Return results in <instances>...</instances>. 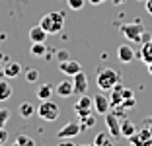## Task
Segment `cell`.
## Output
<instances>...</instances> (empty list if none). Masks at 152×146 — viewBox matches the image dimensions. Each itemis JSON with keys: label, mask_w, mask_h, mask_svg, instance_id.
I'll list each match as a JSON object with an SVG mask.
<instances>
[{"label": "cell", "mask_w": 152, "mask_h": 146, "mask_svg": "<svg viewBox=\"0 0 152 146\" xmlns=\"http://www.w3.org/2000/svg\"><path fill=\"white\" fill-rule=\"evenodd\" d=\"M92 99H94V109H96V113H99V115H105V113H109V107H111V103H109V97H105L103 93H96Z\"/></svg>", "instance_id": "30bf717a"}, {"label": "cell", "mask_w": 152, "mask_h": 146, "mask_svg": "<svg viewBox=\"0 0 152 146\" xmlns=\"http://www.w3.org/2000/svg\"><path fill=\"white\" fill-rule=\"evenodd\" d=\"M117 58H119L121 62H125V64H129V62L134 61V51L131 45H119L117 47Z\"/></svg>", "instance_id": "7c38bea8"}, {"label": "cell", "mask_w": 152, "mask_h": 146, "mask_svg": "<svg viewBox=\"0 0 152 146\" xmlns=\"http://www.w3.org/2000/svg\"><path fill=\"white\" fill-rule=\"evenodd\" d=\"M4 74V66H2V64H0V76Z\"/></svg>", "instance_id": "74e56055"}, {"label": "cell", "mask_w": 152, "mask_h": 146, "mask_svg": "<svg viewBox=\"0 0 152 146\" xmlns=\"http://www.w3.org/2000/svg\"><path fill=\"white\" fill-rule=\"evenodd\" d=\"M26 80L27 82H37V80H39V70H37V68H27L26 70Z\"/></svg>", "instance_id": "d4e9b609"}, {"label": "cell", "mask_w": 152, "mask_h": 146, "mask_svg": "<svg viewBox=\"0 0 152 146\" xmlns=\"http://www.w3.org/2000/svg\"><path fill=\"white\" fill-rule=\"evenodd\" d=\"M8 119H10V111L6 109V107H0V128H4V127H6Z\"/></svg>", "instance_id": "484cf974"}, {"label": "cell", "mask_w": 152, "mask_h": 146, "mask_svg": "<svg viewBox=\"0 0 152 146\" xmlns=\"http://www.w3.org/2000/svg\"><path fill=\"white\" fill-rule=\"evenodd\" d=\"M58 70L63 72V74H66V76H74L76 72L82 70V66H80V62H78V61L68 58V61H64V62H58Z\"/></svg>", "instance_id": "8fae6325"}, {"label": "cell", "mask_w": 152, "mask_h": 146, "mask_svg": "<svg viewBox=\"0 0 152 146\" xmlns=\"http://www.w3.org/2000/svg\"><path fill=\"white\" fill-rule=\"evenodd\" d=\"M39 26L43 27L49 35L58 33V31L63 29V26H64V14L58 12V10H51V12H47L43 18L39 20Z\"/></svg>", "instance_id": "6da1fadb"}, {"label": "cell", "mask_w": 152, "mask_h": 146, "mask_svg": "<svg viewBox=\"0 0 152 146\" xmlns=\"http://www.w3.org/2000/svg\"><path fill=\"white\" fill-rule=\"evenodd\" d=\"M105 125H107V131L111 133L113 138L121 137V119L115 113H105Z\"/></svg>", "instance_id": "ba28073f"}, {"label": "cell", "mask_w": 152, "mask_h": 146, "mask_svg": "<svg viewBox=\"0 0 152 146\" xmlns=\"http://www.w3.org/2000/svg\"><path fill=\"white\" fill-rule=\"evenodd\" d=\"M53 92H55V86H51V84H41L39 88H37V97H39L41 101H43V99H51Z\"/></svg>", "instance_id": "d6986e66"}, {"label": "cell", "mask_w": 152, "mask_h": 146, "mask_svg": "<svg viewBox=\"0 0 152 146\" xmlns=\"http://www.w3.org/2000/svg\"><path fill=\"white\" fill-rule=\"evenodd\" d=\"M129 142L133 146H152V133L144 127V128H140V131H137L134 134H131Z\"/></svg>", "instance_id": "8992f818"}, {"label": "cell", "mask_w": 152, "mask_h": 146, "mask_svg": "<svg viewBox=\"0 0 152 146\" xmlns=\"http://www.w3.org/2000/svg\"><path fill=\"white\" fill-rule=\"evenodd\" d=\"M90 4H94V6H98V4H103V2H105V0H88Z\"/></svg>", "instance_id": "836d02e7"}, {"label": "cell", "mask_w": 152, "mask_h": 146, "mask_svg": "<svg viewBox=\"0 0 152 146\" xmlns=\"http://www.w3.org/2000/svg\"><path fill=\"white\" fill-rule=\"evenodd\" d=\"M146 128H148V131L152 133V113H150V115L146 117Z\"/></svg>", "instance_id": "1f68e13d"}, {"label": "cell", "mask_w": 152, "mask_h": 146, "mask_svg": "<svg viewBox=\"0 0 152 146\" xmlns=\"http://www.w3.org/2000/svg\"><path fill=\"white\" fill-rule=\"evenodd\" d=\"M92 109H94V99L90 96H86V93H82L80 99L74 103V113L78 117H86L92 113Z\"/></svg>", "instance_id": "5b68a950"}, {"label": "cell", "mask_w": 152, "mask_h": 146, "mask_svg": "<svg viewBox=\"0 0 152 146\" xmlns=\"http://www.w3.org/2000/svg\"><path fill=\"white\" fill-rule=\"evenodd\" d=\"M94 144L96 146H115V138L111 137V133H105V131H102V133H98L94 137Z\"/></svg>", "instance_id": "2e32d148"}, {"label": "cell", "mask_w": 152, "mask_h": 146, "mask_svg": "<svg viewBox=\"0 0 152 146\" xmlns=\"http://www.w3.org/2000/svg\"><path fill=\"white\" fill-rule=\"evenodd\" d=\"M134 105H137L134 97H125V99H123V103H121V107H123V109H131V107H134Z\"/></svg>", "instance_id": "f1b7e54d"}, {"label": "cell", "mask_w": 152, "mask_h": 146, "mask_svg": "<svg viewBox=\"0 0 152 146\" xmlns=\"http://www.w3.org/2000/svg\"><path fill=\"white\" fill-rule=\"evenodd\" d=\"M27 35H29V41H31V43H45L49 33H47V31H45L41 26H33L31 29H29V33H27Z\"/></svg>", "instance_id": "4fadbf2b"}, {"label": "cell", "mask_w": 152, "mask_h": 146, "mask_svg": "<svg viewBox=\"0 0 152 146\" xmlns=\"http://www.w3.org/2000/svg\"><path fill=\"white\" fill-rule=\"evenodd\" d=\"M55 92L58 93L61 97H70L74 93V86H72V80H63L55 86Z\"/></svg>", "instance_id": "9a60e30c"}, {"label": "cell", "mask_w": 152, "mask_h": 146, "mask_svg": "<svg viewBox=\"0 0 152 146\" xmlns=\"http://www.w3.org/2000/svg\"><path fill=\"white\" fill-rule=\"evenodd\" d=\"M82 146H96V144H94V142H92V144H90V142H88V144H82Z\"/></svg>", "instance_id": "f35d334b"}, {"label": "cell", "mask_w": 152, "mask_h": 146, "mask_svg": "<svg viewBox=\"0 0 152 146\" xmlns=\"http://www.w3.org/2000/svg\"><path fill=\"white\" fill-rule=\"evenodd\" d=\"M70 58V53H68L66 49H61V51H57V61L58 62H64V61H68Z\"/></svg>", "instance_id": "83f0119b"}, {"label": "cell", "mask_w": 152, "mask_h": 146, "mask_svg": "<svg viewBox=\"0 0 152 146\" xmlns=\"http://www.w3.org/2000/svg\"><path fill=\"white\" fill-rule=\"evenodd\" d=\"M29 53H31L35 58H43L45 53H47V45H45V43H31Z\"/></svg>", "instance_id": "7402d4cb"}, {"label": "cell", "mask_w": 152, "mask_h": 146, "mask_svg": "<svg viewBox=\"0 0 152 146\" xmlns=\"http://www.w3.org/2000/svg\"><path fill=\"white\" fill-rule=\"evenodd\" d=\"M20 72H22V64H20V62H10V64L4 66L6 78H16V76H20Z\"/></svg>", "instance_id": "e0dca14e"}, {"label": "cell", "mask_w": 152, "mask_h": 146, "mask_svg": "<svg viewBox=\"0 0 152 146\" xmlns=\"http://www.w3.org/2000/svg\"><path fill=\"white\" fill-rule=\"evenodd\" d=\"M37 115L43 121H47V123H53V121H57L58 115H61V107H58V103H55L53 99H43L39 109H37Z\"/></svg>", "instance_id": "3957f363"}, {"label": "cell", "mask_w": 152, "mask_h": 146, "mask_svg": "<svg viewBox=\"0 0 152 146\" xmlns=\"http://www.w3.org/2000/svg\"><path fill=\"white\" fill-rule=\"evenodd\" d=\"M12 146H35V140H33V137H29V134H20V137L14 140Z\"/></svg>", "instance_id": "603a6c76"}, {"label": "cell", "mask_w": 152, "mask_h": 146, "mask_svg": "<svg viewBox=\"0 0 152 146\" xmlns=\"http://www.w3.org/2000/svg\"><path fill=\"white\" fill-rule=\"evenodd\" d=\"M8 131H6V128H0V146H4L6 142H8Z\"/></svg>", "instance_id": "f546056e"}, {"label": "cell", "mask_w": 152, "mask_h": 146, "mask_svg": "<svg viewBox=\"0 0 152 146\" xmlns=\"http://www.w3.org/2000/svg\"><path fill=\"white\" fill-rule=\"evenodd\" d=\"M20 115L23 117V119H29V117H33L35 115V107H33V103H29V101H23V103H20Z\"/></svg>", "instance_id": "44dd1931"}, {"label": "cell", "mask_w": 152, "mask_h": 146, "mask_svg": "<svg viewBox=\"0 0 152 146\" xmlns=\"http://www.w3.org/2000/svg\"><path fill=\"white\" fill-rule=\"evenodd\" d=\"M125 97H133V92H131V90H125V88H123V99H125Z\"/></svg>", "instance_id": "d6a6232c"}, {"label": "cell", "mask_w": 152, "mask_h": 146, "mask_svg": "<svg viewBox=\"0 0 152 146\" xmlns=\"http://www.w3.org/2000/svg\"><path fill=\"white\" fill-rule=\"evenodd\" d=\"M134 133H137V125H134L133 121L125 119V121H123V123H121V137L129 138L131 134H134Z\"/></svg>", "instance_id": "ffe728a7"}, {"label": "cell", "mask_w": 152, "mask_h": 146, "mask_svg": "<svg viewBox=\"0 0 152 146\" xmlns=\"http://www.w3.org/2000/svg\"><path fill=\"white\" fill-rule=\"evenodd\" d=\"M72 86H74V93H78V96L86 93V90H88V76L82 70L76 72V74L72 76Z\"/></svg>", "instance_id": "9c48e42d"}, {"label": "cell", "mask_w": 152, "mask_h": 146, "mask_svg": "<svg viewBox=\"0 0 152 146\" xmlns=\"http://www.w3.org/2000/svg\"><path fill=\"white\" fill-rule=\"evenodd\" d=\"M14 93L12 86H10L8 80H0V101H6V99H10Z\"/></svg>", "instance_id": "ac0fdd59"}, {"label": "cell", "mask_w": 152, "mask_h": 146, "mask_svg": "<svg viewBox=\"0 0 152 146\" xmlns=\"http://www.w3.org/2000/svg\"><path fill=\"white\" fill-rule=\"evenodd\" d=\"M148 12L152 14V0H150V2H148Z\"/></svg>", "instance_id": "d590c367"}, {"label": "cell", "mask_w": 152, "mask_h": 146, "mask_svg": "<svg viewBox=\"0 0 152 146\" xmlns=\"http://www.w3.org/2000/svg\"><path fill=\"white\" fill-rule=\"evenodd\" d=\"M121 33L127 37L129 41H139L142 43V33H144V26L142 22H131V23H125V26H121Z\"/></svg>", "instance_id": "277c9868"}, {"label": "cell", "mask_w": 152, "mask_h": 146, "mask_svg": "<svg viewBox=\"0 0 152 146\" xmlns=\"http://www.w3.org/2000/svg\"><path fill=\"white\" fill-rule=\"evenodd\" d=\"M119 82H121V76H119V72L113 70V68H102V70L98 72V76H96V84H98V88L102 90V92H109V90L115 84H119Z\"/></svg>", "instance_id": "7a4b0ae2"}, {"label": "cell", "mask_w": 152, "mask_h": 146, "mask_svg": "<svg viewBox=\"0 0 152 146\" xmlns=\"http://www.w3.org/2000/svg\"><path fill=\"white\" fill-rule=\"evenodd\" d=\"M80 133H82L80 123H78V121H70V123H66L61 131H58V138H74Z\"/></svg>", "instance_id": "52a82bcc"}, {"label": "cell", "mask_w": 152, "mask_h": 146, "mask_svg": "<svg viewBox=\"0 0 152 146\" xmlns=\"http://www.w3.org/2000/svg\"><path fill=\"white\" fill-rule=\"evenodd\" d=\"M109 103H111V107H117L123 103V86H121V82L109 90Z\"/></svg>", "instance_id": "5bb4252c"}, {"label": "cell", "mask_w": 152, "mask_h": 146, "mask_svg": "<svg viewBox=\"0 0 152 146\" xmlns=\"http://www.w3.org/2000/svg\"><path fill=\"white\" fill-rule=\"evenodd\" d=\"M66 2H68V8L74 10V12L82 10V8H84V4H86V0H66Z\"/></svg>", "instance_id": "4316f807"}, {"label": "cell", "mask_w": 152, "mask_h": 146, "mask_svg": "<svg viewBox=\"0 0 152 146\" xmlns=\"http://www.w3.org/2000/svg\"><path fill=\"white\" fill-rule=\"evenodd\" d=\"M57 146H76V144L70 140V138H61V142H58Z\"/></svg>", "instance_id": "4dcf8cb0"}, {"label": "cell", "mask_w": 152, "mask_h": 146, "mask_svg": "<svg viewBox=\"0 0 152 146\" xmlns=\"http://www.w3.org/2000/svg\"><path fill=\"white\" fill-rule=\"evenodd\" d=\"M121 2H125V0H113V4H117V6H119Z\"/></svg>", "instance_id": "8d00e7d4"}, {"label": "cell", "mask_w": 152, "mask_h": 146, "mask_svg": "<svg viewBox=\"0 0 152 146\" xmlns=\"http://www.w3.org/2000/svg\"><path fill=\"white\" fill-rule=\"evenodd\" d=\"M148 74L152 76V62H148Z\"/></svg>", "instance_id": "e575fe53"}, {"label": "cell", "mask_w": 152, "mask_h": 146, "mask_svg": "<svg viewBox=\"0 0 152 146\" xmlns=\"http://www.w3.org/2000/svg\"><path fill=\"white\" fill-rule=\"evenodd\" d=\"M96 125V117L90 113V115H86V117H80V127H82V131L84 128H90V127H94Z\"/></svg>", "instance_id": "cb8c5ba5"}]
</instances>
